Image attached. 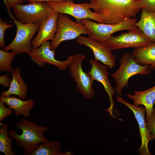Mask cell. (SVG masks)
<instances>
[{"label": "cell", "instance_id": "cell-22", "mask_svg": "<svg viewBox=\"0 0 155 155\" xmlns=\"http://www.w3.org/2000/svg\"><path fill=\"white\" fill-rule=\"evenodd\" d=\"M8 125L3 124L0 127V151L5 155H15L16 150L13 151L11 147V143L14 139L9 137L8 134Z\"/></svg>", "mask_w": 155, "mask_h": 155}, {"label": "cell", "instance_id": "cell-10", "mask_svg": "<svg viewBox=\"0 0 155 155\" xmlns=\"http://www.w3.org/2000/svg\"><path fill=\"white\" fill-rule=\"evenodd\" d=\"M107 43L112 50H115L146 46L152 42L141 30L137 27L134 30L123 32L117 36H111Z\"/></svg>", "mask_w": 155, "mask_h": 155}, {"label": "cell", "instance_id": "cell-20", "mask_svg": "<svg viewBox=\"0 0 155 155\" xmlns=\"http://www.w3.org/2000/svg\"><path fill=\"white\" fill-rule=\"evenodd\" d=\"M142 9L140 18L135 25L148 38L152 43H155V11Z\"/></svg>", "mask_w": 155, "mask_h": 155}, {"label": "cell", "instance_id": "cell-19", "mask_svg": "<svg viewBox=\"0 0 155 155\" xmlns=\"http://www.w3.org/2000/svg\"><path fill=\"white\" fill-rule=\"evenodd\" d=\"M132 54L138 63L148 65L151 71H155V43H151L147 46L134 48Z\"/></svg>", "mask_w": 155, "mask_h": 155}, {"label": "cell", "instance_id": "cell-13", "mask_svg": "<svg viewBox=\"0 0 155 155\" xmlns=\"http://www.w3.org/2000/svg\"><path fill=\"white\" fill-rule=\"evenodd\" d=\"M76 42L80 45L89 48L96 61L108 65L111 69L115 66V57L107 42H100L89 36H81L77 38Z\"/></svg>", "mask_w": 155, "mask_h": 155}, {"label": "cell", "instance_id": "cell-31", "mask_svg": "<svg viewBox=\"0 0 155 155\" xmlns=\"http://www.w3.org/2000/svg\"><path fill=\"white\" fill-rule=\"evenodd\" d=\"M0 126H1L3 124L1 122H1H0Z\"/></svg>", "mask_w": 155, "mask_h": 155}, {"label": "cell", "instance_id": "cell-30", "mask_svg": "<svg viewBox=\"0 0 155 155\" xmlns=\"http://www.w3.org/2000/svg\"><path fill=\"white\" fill-rule=\"evenodd\" d=\"M29 3L37 2H69L74 3L73 0H27Z\"/></svg>", "mask_w": 155, "mask_h": 155}, {"label": "cell", "instance_id": "cell-25", "mask_svg": "<svg viewBox=\"0 0 155 155\" xmlns=\"http://www.w3.org/2000/svg\"><path fill=\"white\" fill-rule=\"evenodd\" d=\"M141 9L149 11H155V0H137Z\"/></svg>", "mask_w": 155, "mask_h": 155}, {"label": "cell", "instance_id": "cell-5", "mask_svg": "<svg viewBox=\"0 0 155 155\" xmlns=\"http://www.w3.org/2000/svg\"><path fill=\"white\" fill-rule=\"evenodd\" d=\"M10 18L13 20L10 22L14 23L17 28L16 36L13 41L5 46L4 50L12 52L18 55L22 53L30 54L32 51L31 45L32 39L40 25L32 24H24L18 21L12 15L10 9L6 6Z\"/></svg>", "mask_w": 155, "mask_h": 155}, {"label": "cell", "instance_id": "cell-15", "mask_svg": "<svg viewBox=\"0 0 155 155\" xmlns=\"http://www.w3.org/2000/svg\"><path fill=\"white\" fill-rule=\"evenodd\" d=\"M59 14L54 11L40 25L36 36L31 42L32 51L40 47L44 42L53 40L57 30V19Z\"/></svg>", "mask_w": 155, "mask_h": 155}, {"label": "cell", "instance_id": "cell-24", "mask_svg": "<svg viewBox=\"0 0 155 155\" xmlns=\"http://www.w3.org/2000/svg\"><path fill=\"white\" fill-rule=\"evenodd\" d=\"M13 26L11 24H8L6 22L0 19V47L2 49L5 47L4 42V35L5 30L9 28H11Z\"/></svg>", "mask_w": 155, "mask_h": 155}, {"label": "cell", "instance_id": "cell-23", "mask_svg": "<svg viewBox=\"0 0 155 155\" xmlns=\"http://www.w3.org/2000/svg\"><path fill=\"white\" fill-rule=\"evenodd\" d=\"M4 50H0V72L6 71L11 73L12 61L16 54L15 53L9 52Z\"/></svg>", "mask_w": 155, "mask_h": 155}, {"label": "cell", "instance_id": "cell-3", "mask_svg": "<svg viewBox=\"0 0 155 155\" xmlns=\"http://www.w3.org/2000/svg\"><path fill=\"white\" fill-rule=\"evenodd\" d=\"M119 61L120 65L118 69L110 75L116 82V92L122 97V90L129 85L130 78L137 74H149L151 70L148 65H142L138 63L132 54L129 53H125Z\"/></svg>", "mask_w": 155, "mask_h": 155}, {"label": "cell", "instance_id": "cell-11", "mask_svg": "<svg viewBox=\"0 0 155 155\" xmlns=\"http://www.w3.org/2000/svg\"><path fill=\"white\" fill-rule=\"evenodd\" d=\"M117 101L127 106L133 113L138 124L140 134L142 141L141 146L137 149L139 154L141 155H151L148 147L150 141L154 139L150 133L147 127L145 120L146 110L143 106L137 107L125 101L120 96L116 97Z\"/></svg>", "mask_w": 155, "mask_h": 155}, {"label": "cell", "instance_id": "cell-21", "mask_svg": "<svg viewBox=\"0 0 155 155\" xmlns=\"http://www.w3.org/2000/svg\"><path fill=\"white\" fill-rule=\"evenodd\" d=\"M61 143L59 141L40 143L38 147L27 155H71L70 152H62L61 151Z\"/></svg>", "mask_w": 155, "mask_h": 155}, {"label": "cell", "instance_id": "cell-14", "mask_svg": "<svg viewBox=\"0 0 155 155\" xmlns=\"http://www.w3.org/2000/svg\"><path fill=\"white\" fill-rule=\"evenodd\" d=\"M89 63L91 66L88 73L95 80L100 83L103 86L104 90L107 93L110 101V106L105 110L113 116V109L114 106L113 96L115 94L116 91L111 85L109 80L108 72L109 66L107 65L101 64L94 59L89 60Z\"/></svg>", "mask_w": 155, "mask_h": 155}, {"label": "cell", "instance_id": "cell-27", "mask_svg": "<svg viewBox=\"0 0 155 155\" xmlns=\"http://www.w3.org/2000/svg\"><path fill=\"white\" fill-rule=\"evenodd\" d=\"M4 102L0 100V121L1 122L5 118L11 115L14 111L10 107H6Z\"/></svg>", "mask_w": 155, "mask_h": 155}, {"label": "cell", "instance_id": "cell-1", "mask_svg": "<svg viewBox=\"0 0 155 155\" xmlns=\"http://www.w3.org/2000/svg\"><path fill=\"white\" fill-rule=\"evenodd\" d=\"M89 7L104 24H114L135 17L141 9L137 0H90Z\"/></svg>", "mask_w": 155, "mask_h": 155}, {"label": "cell", "instance_id": "cell-7", "mask_svg": "<svg viewBox=\"0 0 155 155\" xmlns=\"http://www.w3.org/2000/svg\"><path fill=\"white\" fill-rule=\"evenodd\" d=\"M57 30L51 43L50 48L55 50L62 42L78 38L81 34L88 35L90 32L81 23L75 22L66 14L59 13L57 19Z\"/></svg>", "mask_w": 155, "mask_h": 155}, {"label": "cell", "instance_id": "cell-2", "mask_svg": "<svg viewBox=\"0 0 155 155\" xmlns=\"http://www.w3.org/2000/svg\"><path fill=\"white\" fill-rule=\"evenodd\" d=\"M14 127L20 129L22 133L19 135L16 131L11 129L8 131L9 137L16 140V144L23 148L24 155H27L36 149L40 143L49 141L44 137V133L48 128L47 127L38 125L25 118L21 119Z\"/></svg>", "mask_w": 155, "mask_h": 155}, {"label": "cell", "instance_id": "cell-4", "mask_svg": "<svg viewBox=\"0 0 155 155\" xmlns=\"http://www.w3.org/2000/svg\"><path fill=\"white\" fill-rule=\"evenodd\" d=\"M18 20L24 24L40 25L54 12L46 2L16 4L11 7Z\"/></svg>", "mask_w": 155, "mask_h": 155}, {"label": "cell", "instance_id": "cell-29", "mask_svg": "<svg viewBox=\"0 0 155 155\" xmlns=\"http://www.w3.org/2000/svg\"><path fill=\"white\" fill-rule=\"evenodd\" d=\"M6 6L10 9L16 4H22L27 0H3Z\"/></svg>", "mask_w": 155, "mask_h": 155}, {"label": "cell", "instance_id": "cell-28", "mask_svg": "<svg viewBox=\"0 0 155 155\" xmlns=\"http://www.w3.org/2000/svg\"><path fill=\"white\" fill-rule=\"evenodd\" d=\"M9 74L0 77V84L5 87H9L11 83V79L9 76Z\"/></svg>", "mask_w": 155, "mask_h": 155}, {"label": "cell", "instance_id": "cell-18", "mask_svg": "<svg viewBox=\"0 0 155 155\" xmlns=\"http://www.w3.org/2000/svg\"><path fill=\"white\" fill-rule=\"evenodd\" d=\"M0 100L3 101L5 105L9 106L14 111L16 116L22 115L26 118L29 117L30 111L32 109L34 105L32 99L23 100L20 98L14 96L3 97L1 96Z\"/></svg>", "mask_w": 155, "mask_h": 155}, {"label": "cell", "instance_id": "cell-26", "mask_svg": "<svg viewBox=\"0 0 155 155\" xmlns=\"http://www.w3.org/2000/svg\"><path fill=\"white\" fill-rule=\"evenodd\" d=\"M146 122L150 133L155 139V107L153 108L150 117Z\"/></svg>", "mask_w": 155, "mask_h": 155}, {"label": "cell", "instance_id": "cell-8", "mask_svg": "<svg viewBox=\"0 0 155 155\" xmlns=\"http://www.w3.org/2000/svg\"><path fill=\"white\" fill-rule=\"evenodd\" d=\"M86 56L81 54H76L73 56L68 65L71 75L77 84L76 90L87 99L92 98L95 94L92 85L94 80L89 73L83 70L82 63Z\"/></svg>", "mask_w": 155, "mask_h": 155}, {"label": "cell", "instance_id": "cell-6", "mask_svg": "<svg viewBox=\"0 0 155 155\" xmlns=\"http://www.w3.org/2000/svg\"><path fill=\"white\" fill-rule=\"evenodd\" d=\"M135 18L126 19L119 23L114 24L97 23L88 19H84L81 23L89 30V37L102 42H107L110 37L115 32L123 30H131L137 27Z\"/></svg>", "mask_w": 155, "mask_h": 155}, {"label": "cell", "instance_id": "cell-16", "mask_svg": "<svg viewBox=\"0 0 155 155\" xmlns=\"http://www.w3.org/2000/svg\"><path fill=\"white\" fill-rule=\"evenodd\" d=\"M127 96L133 100V104L134 106L138 107L142 105L145 106L146 122L151 116L155 104V86L144 91L135 90L133 94L128 93Z\"/></svg>", "mask_w": 155, "mask_h": 155}, {"label": "cell", "instance_id": "cell-17", "mask_svg": "<svg viewBox=\"0 0 155 155\" xmlns=\"http://www.w3.org/2000/svg\"><path fill=\"white\" fill-rule=\"evenodd\" d=\"M11 73V81L9 89L2 92L1 96L8 97L14 95L22 99L25 98L27 94L28 87L21 76L20 69L16 68L13 69Z\"/></svg>", "mask_w": 155, "mask_h": 155}, {"label": "cell", "instance_id": "cell-12", "mask_svg": "<svg viewBox=\"0 0 155 155\" xmlns=\"http://www.w3.org/2000/svg\"><path fill=\"white\" fill-rule=\"evenodd\" d=\"M51 43L47 41L36 49L32 50L28 54L31 60L40 67H44L46 63L53 65L59 70L66 69L71 62L73 55H69L66 60L60 61L55 58V50L50 48Z\"/></svg>", "mask_w": 155, "mask_h": 155}, {"label": "cell", "instance_id": "cell-9", "mask_svg": "<svg viewBox=\"0 0 155 155\" xmlns=\"http://www.w3.org/2000/svg\"><path fill=\"white\" fill-rule=\"evenodd\" d=\"M46 4L54 11L59 13L68 14L75 18L76 22L81 23L82 20L88 19L104 24L101 16L92 11L88 2L75 3L69 2H46Z\"/></svg>", "mask_w": 155, "mask_h": 155}]
</instances>
